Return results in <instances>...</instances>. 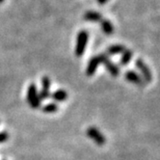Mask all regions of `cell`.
<instances>
[{
	"instance_id": "12",
	"label": "cell",
	"mask_w": 160,
	"mask_h": 160,
	"mask_svg": "<svg viewBox=\"0 0 160 160\" xmlns=\"http://www.w3.org/2000/svg\"><path fill=\"white\" fill-rule=\"evenodd\" d=\"M100 25H101V29L103 31V33L107 34V35H110V34L114 32V26L111 23V21L108 19H101Z\"/></svg>"
},
{
	"instance_id": "14",
	"label": "cell",
	"mask_w": 160,
	"mask_h": 160,
	"mask_svg": "<svg viewBox=\"0 0 160 160\" xmlns=\"http://www.w3.org/2000/svg\"><path fill=\"white\" fill-rule=\"evenodd\" d=\"M57 110H58V105L54 102H51V103H48L47 105H44L42 108V111L43 113H48V114H50V113H55Z\"/></svg>"
},
{
	"instance_id": "17",
	"label": "cell",
	"mask_w": 160,
	"mask_h": 160,
	"mask_svg": "<svg viewBox=\"0 0 160 160\" xmlns=\"http://www.w3.org/2000/svg\"><path fill=\"white\" fill-rule=\"evenodd\" d=\"M3 1H4V0H0V3H2Z\"/></svg>"
},
{
	"instance_id": "9",
	"label": "cell",
	"mask_w": 160,
	"mask_h": 160,
	"mask_svg": "<svg viewBox=\"0 0 160 160\" xmlns=\"http://www.w3.org/2000/svg\"><path fill=\"white\" fill-rule=\"evenodd\" d=\"M125 49L124 45L122 44H113V45H110V47L107 48V53L106 55H118V54H122Z\"/></svg>"
},
{
	"instance_id": "2",
	"label": "cell",
	"mask_w": 160,
	"mask_h": 160,
	"mask_svg": "<svg viewBox=\"0 0 160 160\" xmlns=\"http://www.w3.org/2000/svg\"><path fill=\"white\" fill-rule=\"evenodd\" d=\"M88 38L89 35L88 33L84 30L80 31L77 35V40H76V45H75V55L77 57H81L83 56L85 50H86V47H87V42H88Z\"/></svg>"
},
{
	"instance_id": "10",
	"label": "cell",
	"mask_w": 160,
	"mask_h": 160,
	"mask_svg": "<svg viewBox=\"0 0 160 160\" xmlns=\"http://www.w3.org/2000/svg\"><path fill=\"white\" fill-rule=\"evenodd\" d=\"M51 98H52L55 101H60V102H62V101H65V100L68 99V93L66 92L65 90L60 89V90L55 91V92L51 95Z\"/></svg>"
},
{
	"instance_id": "7",
	"label": "cell",
	"mask_w": 160,
	"mask_h": 160,
	"mask_svg": "<svg viewBox=\"0 0 160 160\" xmlns=\"http://www.w3.org/2000/svg\"><path fill=\"white\" fill-rule=\"evenodd\" d=\"M49 88H50V80L48 76H43L42 79V90L39 93V97L41 101L47 99L50 97L49 93Z\"/></svg>"
},
{
	"instance_id": "13",
	"label": "cell",
	"mask_w": 160,
	"mask_h": 160,
	"mask_svg": "<svg viewBox=\"0 0 160 160\" xmlns=\"http://www.w3.org/2000/svg\"><path fill=\"white\" fill-rule=\"evenodd\" d=\"M132 56L133 53L131 50L129 49H125L122 53V57H121V60H120V64L122 66H127L128 64H129V62L132 59Z\"/></svg>"
},
{
	"instance_id": "11",
	"label": "cell",
	"mask_w": 160,
	"mask_h": 160,
	"mask_svg": "<svg viewBox=\"0 0 160 160\" xmlns=\"http://www.w3.org/2000/svg\"><path fill=\"white\" fill-rule=\"evenodd\" d=\"M84 18L88 21H93V22H98L102 19L101 14L98 12H95V11H89L84 16Z\"/></svg>"
},
{
	"instance_id": "1",
	"label": "cell",
	"mask_w": 160,
	"mask_h": 160,
	"mask_svg": "<svg viewBox=\"0 0 160 160\" xmlns=\"http://www.w3.org/2000/svg\"><path fill=\"white\" fill-rule=\"evenodd\" d=\"M27 102L33 109H38L41 107V99L36 85L32 83L27 88Z\"/></svg>"
},
{
	"instance_id": "8",
	"label": "cell",
	"mask_w": 160,
	"mask_h": 160,
	"mask_svg": "<svg viewBox=\"0 0 160 160\" xmlns=\"http://www.w3.org/2000/svg\"><path fill=\"white\" fill-rule=\"evenodd\" d=\"M99 65H100V62H99L98 56H95V57H93V58H91L89 63H88V66H87V70H86L87 75L88 76L94 75Z\"/></svg>"
},
{
	"instance_id": "4",
	"label": "cell",
	"mask_w": 160,
	"mask_h": 160,
	"mask_svg": "<svg viewBox=\"0 0 160 160\" xmlns=\"http://www.w3.org/2000/svg\"><path fill=\"white\" fill-rule=\"evenodd\" d=\"M135 66L140 71V72L142 74V78L145 80V81L151 82L152 80V75L150 68H148V67L144 63V61L142 59H137L135 61Z\"/></svg>"
},
{
	"instance_id": "16",
	"label": "cell",
	"mask_w": 160,
	"mask_h": 160,
	"mask_svg": "<svg viewBox=\"0 0 160 160\" xmlns=\"http://www.w3.org/2000/svg\"><path fill=\"white\" fill-rule=\"evenodd\" d=\"M107 1H108V0H98V2L99 4H105Z\"/></svg>"
},
{
	"instance_id": "15",
	"label": "cell",
	"mask_w": 160,
	"mask_h": 160,
	"mask_svg": "<svg viewBox=\"0 0 160 160\" xmlns=\"http://www.w3.org/2000/svg\"><path fill=\"white\" fill-rule=\"evenodd\" d=\"M9 138V134L7 132H0V143L6 142Z\"/></svg>"
},
{
	"instance_id": "6",
	"label": "cell",
	"mask_w": 160,
	"mask_h": 160,
	"mask_svg": "<svg viewBox=\"0 0 160 160\" xmlns=\"http://www.w3.org/2000/svg\"><path fill=\"white\" fill-rule=\"evenodd\" d=\"M125 79L128 81L137 85V86H140V87H144L145 86V80L142 78V76H140L138 73L134 71H128L124 74Z\"/></svg>"
},
{
	"instance_id": "5",
	"label": "cell",
	"mask_w": 160,
	"mask_h": 160,
	"mask_svg": "<svg viewBox=\"0 0 160 160\" xmlns=\"http://www.w3.org/2000/svg\"><path fill=\"white\" fill-rule=\"evenodd\" d=\"M87 135L90 137L91 139H92L93 141H95L96 144H98V146H102L104 145L106 140H105V137L101 134V132L94 128V127H91L87 129Z\"/></svg>"
},
{
	"instance_id": "3",
	"label": "cell",
	"mask_w": 160,
	"mask_h": 160,
	"mask_svg": "<svg viewBox=\"0 0 160 160\" xmlns=\"http://www.w3.org/2000/svg\"><path fill=\"white\" fill-rule=\"evenodd\" d=\"M98 58H99L100 64L104 65V67L106 68V70L109 72V73L112 76L116 77V76L119 75V73H120L119 67L116 64H114L113 62H111V60L109 59L108 55H106V54H100V55H98Z\"/></svg>"
}]
</instances>
